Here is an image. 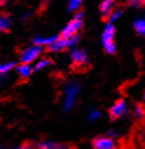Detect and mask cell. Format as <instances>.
Returning a JSON list of instances; mask_svg holds the SVG:
<instances>
[{
  "mask_svg": "<svg viewBox=\"0 0 145 149\" xmlns=\"http://www.w3.org/2000/svg\"><path fill=\"white\" fill-rule=\"evenodd\" d=\"M11 25V20L7 15H1L0 17V31H6L8 29Z\"/></svg>",
  "mask_w": 145,
  "mask_h": 149,
  "instance_id": "obj_15",
  "label": "cell"
},
{
  "mask_svg": "<svg viewBox=\"0 0 145 149\" xmlns=\"http://www.w3.org/2000/svg\"><path fill=\"white\" fill-rule=\"evenodd\" d=\"M49 65H50V61L48 59H42V60L36 62V69H44Z\"/></svg>",
  "mask_w": 145,
  "mask_h": 149,
  "instance_id": "obj_19",
  "label": "cell"
},
{
  "mask_svg": "<svg viewBox=\"0 0 145 149\" xmlns=\"http://www.w3.org/2000/svg\"><path fill=\"white\" fill-rule=\"evenodd\" d=\"M82 27V20L79 19H72L62 31V36L63 38H71V36H75V34L77 33V31Z\"/></svg>",
  "mask_w": 145,
  "mask_h": 149,
  "instance_id": "obj_7",
  "label": "cell"
},
{
  "mask_svg": "<svg viewBox=\"0 0 145 149\" xmlns=\"http://www.w3.org/2000/svg\"><path fill=\"white\" fill-rule=\"evenodd\" d=\"M36 149H68V146L53 140H42L36 144Z\"/></svg>",
  "mask_w": 145,
  "mask_h": 149,
  "instance_id": "obj_8",
  "label": "cell"
},
{
  "mask_svg": "<svg viewBox=\"0 0 145 149\" xmlns=\"http://www.w3.org/2000/svg\"><path fill=\"white\" fill-rule=\"evenodd\" d=\"M128 103L124 100H118L110 109V115L113 119H122L128 114Z\"/></svg>",
  "mask_w": 145,
  "mask_h": 149,
  "instance_id": "obj_5",
  "label": "cell"
},
{
  "mask_svg": "<svg viewBox=\"0 0 145 149\" xmlns=\"http://www.w3.org/2000/svg\"><path fill=\"white\" fill-rule=\"evenodd\" d=\"M28 15H29V13H26V14L23 15V18H28Z\"/></svg>",
  "mask_w": 145,
  "mask_h": 149,
  "instance_id": "obj_25",
  "label": "cell"
},
{
  "mask_svg": "<svg viewBox=\"0 0 145 149\" xmlns=\"http://www.w3.org/2000/svg\"><path fill=\"white\" fill-rule=\"evenodd\" d=\"M133 116L136 119H143L145 116V108L143 106H140V104L136 106L133 108Z\"/></svg>",
  "mask_w": 145,
  "mask_h": 149,
  "instance_id": "obj_14",
  "label": "cell"
},
{
  "mask_svg": "<svg viewBox=\"0 0 145 149\" xmlns=\"http://www.w3.org/2000/svg\"><path fill=\"white\" fill-rule=\"evenodd\" d=\"M143 97H144V101H145V92H144V96Z\"/></svg>",
  "mask_w": 145,
  "mask_h": 149,
  "instance_id": "obj_27",
  "label": "cell"
},
{
  "mask_svg": "<svg viewBox=\"0 0 145 149\" xmlns=\"http://www.w3.org/2000/svg\"><path fill=\"white\" fill-rule=\"evenodd\" d=\"M121 15H122V11H115V12H113L109 17H110V21L111 22H115V21H117L121 18Z\"/></svg>",
  "mask_w": 145,
  "mask_h": 149,
  "instance_id": "obj_20",
  "label": "cell"
},
{
  "mask_svg": "<svg viewBox=\"0 0 145 149\" xmlns=\"http://www.w3.org/2000/svg\"><path fill=\"white\" fill-rule=\"evenodd\" d=\"M101 116H102L101 110H98V109H96V108L91 109V110L89 111V114H88V119H89L90 121H97L98 119H101Z\"/></svg>",
  "mask_w": 145,
  "mask_h": 149,
  "instance_id": "obj_16",
  "label": "cell"
},
{
  "mask_svg": "<svg viewBox=\"0 0 145 149\" xmlns=\"http://www.w3.org/2000/svg\"><path fill=\"white\" fill-rule=\"evenodd\" d=\"M101 13L103 15H110L111 11H113V1H109V0H104V1L101 4Z\"/></svg>",
  "mask_w": 145,
  "mask_h": 149,
  "instance_id": "obj_12",
  "label": "cell"
},
{
  "mask_svg": "<svg viewBox=\"0 0 145 149\" xmlns=\"http://www.w3.org/2000/svg\"><path fill=\"white\" fill-rule=\"evenodd\" d=\"M0 149H6V148H3V147H0Z\"/></svg>",
  "mask_w": 145,
  "mask_h": 149,
  "instance_id": "obj_29",
  "label": "cell"
},
{
  "mask_svg": "<svg viewBox=\"0 0 145 149\" xmlns=\"http://www.w3.org/2000/svg\"><path fill=\"white\" fill-rule=\"evenodd\" d=\"M93 147L95 149H116L115 140L110 139L109 136H97L93 141Z\"/></svg>",
  "mask_w": 145,
  "mask_h": 149,
  "instance_id": "obj_6",
  "label": "cell"
},
{
  "mask_svg": "<svg viewBox=\"0 0 145 149\" xmlns=\"http://www.w3.org/2000/svg\"><path fill=\"white\" fill-rule=\"evenodd\" d=\"M80 93V85L76 82H69L64 87L63 92V109L66 111L72 109V107L76 103L77 95Z\"/></svg>",
  "mask_w": 145,
  "mask_h": 149,
  "instance_id": "obj_1",
  "label": "cell"
},
{
  "mask_svg": "<svg viewBox=\"0 0 145 149\" xmlns=\"http://www.w3.org/2000/svg\"><path fill=\"white\" fill-rule=\"evenodd\" d=\"M32 72H33V69H32V67H30L29 63H21V65L18 67V73H19V75H20L21 78H23V79L30 77Z\"/></svg>",
  "mask_w": 145,
  "mask_h": 149,
  "instance_id": "obj_11",
  "label": "cell"
},
{
  "mask_svg": "<svg viewBox=\"0 0 145 149\" xmlns=\"http://www.w3.org/2000/svg\"><path fill=\"white\" fill-rule=\"evenodd\" d=\"M114 36H115V27L110 22L105 26L103 34H102V42H103L104 49L109 54H113L116 51V45L114 42Z\"/></svg>",
  "mask_w": 145,
  "mask_h": 149,
  "instance_id": "obj_2",
  "label": "cell"
},
{
  "mask_svg": "<svg viewBox=\"0 0 145 149\" xmlns=\"http://www.w3.org/2000/svg\"><path fill=\"white\" fill-rule=\"evenodd\" d=\"M71 61L75 66H84L88 62V56L82 49H74L70 54Z\"/></svg>",
  "mask_w": 145,
  "mask_h": 149,
  "instance_id": "obj_9",
  "label": "cell"
},
{
  "mask_svg": "<svg viewBox=\"0 0 145 149\" xmlns=\"http://www.w3.org/2000/svg\"><path fill=\"white\" fill-rule=\"evenodd\" d=\"M5 1V0H0V3H4Z\"/></svg>",
  "mask_w": 145,
  "mask_h": 149,
  "instance_id": "obj_28",
  "label": "cell"
},
{
  "mask_svg": "<svg viewBox=\"0 0 145 149\" xmlns=\"http://www.w3.org/2000/svg\"><path fill=\"white\" fill-rule=\"evenodd\" d=\"M79 38L75 35V36H71V38H59L54 44H52L49 46V49L53 51V52H59V51H63L68 47H71L74 46L76 42H77Z\"/></svg>",
  "mask_w": 145,
  "mask_h": 149,
  "instance_id": "obj_4",
  "label": "cell"
},
{
  "mask_svg": "<svg viewBox=\"0 0 145 149\" xmlns=\"http://www.w3.org/2000/svg\"><path fill=\"white\" fill-rule=\"evenodd\" d=\"M13 67V62H5V63H0V75H5L7 74Z\"/></svg>",
  "mask_w": 145,
  "mask_h": 149,
  "instance_id": "obj_18",
  "label": "cell"
},
{
  "mask_svg": "<svg viewBox=\"0 0 145 149\" xmlns=\"http://www.w3.org/2000/svg\"><path fill=\"white\" fill-rule=\"evenodd\" d=\"M135 28L140 35H145V17L139 18L135 22Z\"/></svg>",
  "mask_w": 145,
  "mask_h": 149,
  "instance_id": "obj_13",
  "label": "cell"
},
{
  "mask_svg": "<svg viewBox=\"0 0 145 149\" xmlns=\"http://www.w3.org/2000/svg\"><path fill=\"white\" fill-rule=\"evenodd\" d=\"M128 1L132 5V6H140L145 0H128Z\"/></svg>",
  "mask_w": 145,
  "mask_h": 149,
  "instance_id": "obj_22",
  "label": "cell"
},
{
  "mask_svg": "<svg viewBox=\"0 0 145 149\" xmlns=\"http://www.w3.org/2000/svg\"><path fill=\"white\" fill-rule=\"evenodd\" d=\"M3 78H4L3 75H0V81H1V80H3Z\"/></svg>",
  "mask_w": 145,
  "mask_h": 149,
  "instance_id": "obj_26",
  "label": "cell"
},
{
  "mask_svg": "<svg viewBox=\"0 0 145 149\" xmlns=\"http://www.w3.org/2000/svg\"><path fill=\"white\" fill-rule=\"evenodd\" d=\"M118 132L117 130H115V129H111V130H109L108 133H106V136H109L110 139H113V140H115L116 137H118Z\"/></svg>",
  "mask_w": 145,
  "mask_h": 149,
  "instance_id": "obj_21",
  "label": "cell"
},
{
  "mask_svg": "<svg viewBox=\"0 0 145 149\" xmlns=\"http://www.w3.org/2000/svg\"><path fill=\"white\" fill-rule=\"evenodd\" d=\"M40 54H41V47L36 46V45H33V46L27 47L26 49L22 51V53L20 55V59H21L22 63H29V62L35 61L36 59L39 58Z\"/></svg>",
  "mask_w": 145,
  "mask_h": 149,
  "instance_id": "obj_3",
  "label": "cell"
},
{
  "mask_svg": "<svg viewBox=\"0 0 145 149\" xmlns=\"http://www.w3.org/2000/svg\"><path fill=\"white\" fill-rule=\"evenodd\" d=\"M59 39V36H48V38H42V36H36L34 39V44L36 46H50Z\"/></svg>",
  "mask_w": 145,
  "mask_h": 149,
  "instance_id": "obj_10",
  "label": "cell"
},
{
  "mask_svg": "<svg viewBox=\"0 0 145 149\" xmlns=\"http://www.w3.org/2000/svg\"><path fill=\"white\" fill-rule=\"evenodd\" d=\"M18 149H34V147L30 146V144H22V146H20Z\"/></svg>",
  "mask_w": 145,
  "mask_h": 149,
  "instance_id": "obj_23",
  "label": "cell"
},
{
  "mask_svg": "<svg viewBox=\"0 0 145 149\" xmlns=\"http://www.w3.org/2000/svg\"><path fill=\"white\" fill-rule=\"evenodd\" d=\"M81 5H82V0H69L68 8L69 11H77L80 10Z\"/></svg>",
  "mask_w": 145,
  "mask_h": 149,
  "instance_id": "obj_17",
  "label": "cell"
},
{
  "mask_svg": "<svg viewBox=\"0 0 145 149\" xmlns=\"http://www.w3.org/2000/svg\"><path fill=\"white\" fill-rule=\"evenodd\" d=\"M82 18H83V13H77V14L75 15V19H79V20H82Z\"/></svg>",
  "mask_w": 145,
  "mask_h": 149,
  "instance_id": "obj_24",
  "label": "cell"
},
{
  "mask_svg": "<svg viewBox=\"0 0 145 149\" xmlns=\"http://www.w3.org/2000/svg\"><path fill=\"white\" fill-rule=\"evenodd\" d=\"M109 1H113V0H109Z\"/></svg>",
  "mask_w": 145,
  "mask_h": 149,
  "instance_id": "obj_30",
  "label": "cell"
}]
</instances>
